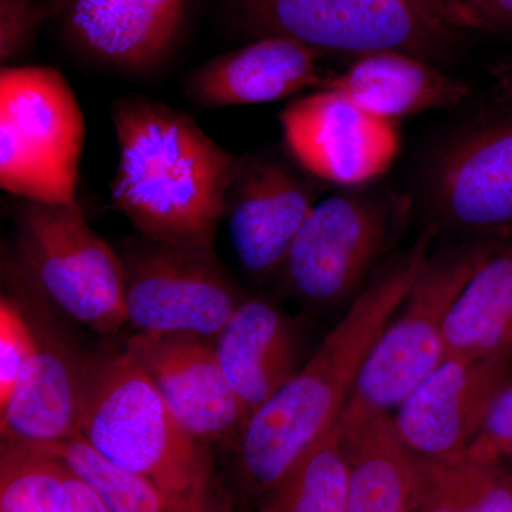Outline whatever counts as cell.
Here are the masks:
<instances>
[{"mask_svg":"<svg viewBox=\"0 0 512 512\" xmlns=\"http://www.w3.org/2000/svg\"><path fill=\"white\" fill-rule=\"evenodd\" d=\"M439 234V228L429 224L410 247L389 256L299 372L249 416L234 448L241 512L254 510L339 420L366 360L402 306Z\"/></svg>","mask_w":512,"mask_h":512,"instance_id":"obj_1","label":"cell"},{"mask_svg":"<svg viewBox=\"0 0 512 512\" xmlns=\"http://www.w3.org/2000/svg\"><path fill=\"white\" fill-rule=\"evenodd\" d=\"M111 120L119 163L111 202L141 238L212 247L242 157L184 111L146 96L117 100Z\"/></svg>","mask_w":512,"mask_h":512,"instance_id":"obj_2","label":"cell"},{"mask_svg":"<svg viewBox=\"0 0 512 512\" xmlns=\"http://www.w3.org/2000/svg\"><path fill=\"white\" fill-rule=\"evenodd\" d=\"M80 434L107 460L156 485L183 512H231L210 446L192 436L124 349L86 360Z\"/></svg>","mask_w":512,"mask_h":512,"instance_id":"obj_3","label":"cell"},{"mask_svg":"<svg viewBox=\"0 0 512 512\" xmlns=\"http://www.w3.org/2000/svg\"><path fill=\"white\" fill-rule=\"evenodd\" d=\"M406 195L349 191L316 202L296 235L279 282L306 309H348L376 269L396 252L410 218Z\"/></svg>","mask_w":512,"mask_h":512,"instance_id":"obj_4","label":"cell"},{"mask_svg":"<svg viewBox=\"0 0 512 512\" xmlns=\"http://www.w3.org/2000/svg\"><path fill=\"white\" fill-rule=\"evenodd\" d=\"M86 120L66 77L49 66L0 72V185L20 201L77 204Z\"/></svg>","mask_w":512,"mask_h":512,"instance_id":"obj_5","label":"cell"},{"mask_svg":"<svg viewBox=\"0 0 512 512\" xmlns=\"http://www.w3.org/2000/svg\"><path fill=\"white\" fill-rule=\"evenodd\" d=\"M19 258L50 302L101 335L127 323L120 254L90 228L79 205L20 201Z\"/></svg>","mask_w":512,"mask_h":512,"instance_id":"obj_6","label":"cell"},{"mask_svg":"<svg viewBox=\"0 0 512 512\" xmlns=\"http://www.w3.org/2000/svg\"><path fill=\"white\" fill-rule=\"evenodd\" d=\"M498 245L458 241L431 249L402 306L366 360L350 399L390 413L446 359L444 329L451 308Z\"/></svg>","mask_w":512,"mask_h":512,"instance_id":"obj_7","label":"cell"},{"mask_svg":"<svg viewBox=\"0 0 512 512\" xmlns=\"http://www.w3.org/2000/svg\"><path fill=\"white\" fill-rule=\"evenodd\" d=\"M258 37H286L315 50L362 57L402 52L439 59L458 32L427 19L402 0H237Z\"/></svg>","mask_w":512,"mask_h":512,"instance_id":"obj_8","label":"cell"},{"mask_svg":"<svg viewBox=\"0 0 512 512\" xmlns=\"http://www.w3.org/2000/svg\"><path fill=\"white\" fill-rule=\"evenodd\" d=\"M121 254L127 323L138 332L215 340L244 296L212 247H175L141 238Z\"/></svg>","mask_w":512,"mask_h":512,"instance_id":"obj_9","label":"cell"},{"mask_svg":"<svg viewBox=\"0 0 512 512\" xmlns=\"http://www.w3.org/2000/svg\"><path fill=\"white\" fill-rule=\"evenodd\" d=\"M430 224L461 241H491L512 229V117L450 138L424 180Z\"/></svg>","mask_w":512,"mask_h":512,"instance_id":"obj_10","label":"cell"},{"mask_svg":"<svg viewBox=\"0 0 512 512\" xmlns=\"http://www.w3.org/2000/svg\"><path fill=\"white\" fill-rule=\"evenodd\" d=\"M279 123L299 167L340 187L376 180L392 167L400 150L396 121L373 116L325 87L286 104Z\"/></svg>","mask_w":512,"mask_h":512,"instance_id":"obj_11","label":"cell"},{"mask_svg":"<svg viewBox=\"0 0 512 512\" xmlns=\"http://www.w3.org/2000/svg\"><path fill=\"white\" fill-rule=\"evenodd\" d=\"M512 382V352L446 357L397 407L394 427L414 456L464 457Z\"/></svg>","mask_w":512,"mask_h":512,"instance_id":"obj_12","label":"cell"},{"mask_svg":"<svg viewBox=\"0 0 512 512\" xmlns=\"http://www.w3.org/2000/svg\"><path fill=\"white\" fill-rule=\"evenodd\" d=\"M126 350L192 436L208 446H237L249 414L222 370L214 340L137 332Z\"/></svg>","mask_w":512,"mask_h":512,"instance_id":"obj_13","label":"cell"},{"mask_svg":"<svg viewBox=\"0 0 512 512\" xmlns=\"http://www.w3.org/2000/svg\"><path fill=\"white\" fill-rule=\"evenodd\" d=\"M312 180L269 157H242L228 191L229 235L249 274H278L303 222L316 205Z\"/></svg>","mask_w":512,"mask_h":512,"instance_id":"obj_14","label":"cell"},{"mask_svg":"<svg viewBox=\"0 0 512 512\" xmlns=\"http://www.w3.org/2000/svg\"><path fill=\"white\" fill-rule=\"evenodd\" d=\"M187 5L188 0H67L64 30L96 62L148 72L173 50Z\"/></svg>","mask_w":512,"mask_h":512,"instance_id":"obj_15","label":"cell"},{"mask_svg":"<svg viewBox=\"0 0 512 512\" xmlns=\"http://www.w3.org/2000/svg\"><path fill=\"white\" fill-rule=\"evenodd\" d=\"M229 384L249 416L274 397L299 369L303 328L275 303L245 298L214 340Z\"/></svg>","mask_w":512,"mask_h":512,"instance_id":"obj_16","label":"cell"},{"mask_svg":"<svg viewBox=\"0 0 512 512\" xmlns=\"http://www.w3.org/2000/svg\"><path fill=\"white\" fill-rule=\"evenodd\" d=\"M318 53L286 37L254 43L208 60L188 76L185 93L202 109L249 106L288 99L320 87Z\"/></svg>","mask_w":512,"mask_h":512,"instance_id":"obj_17","label":"cell"},{"mask_svg":"<svg viewBox=\"0 0 512 512\" xmlns=\"http://www.w3.org/2000/svg\"><path fill=\"white\" fill-rule=\"evenodd\" d=\"M36 330L32 363L5 407L0 409L3 440L50 444L80 434L86 360L60 336Z\"/></svg>","mask_w":512,"mask_h":512,"instance_id":"obj_18","label":"cell"},{"mask_svg":"<svg viewBox=\"0 0 512 512\" xmlns=\"http://www.w3.org/2000/svg\"><path fill=\"white\" fill-rule=\"evenodd\" d=\"M339 424L349 468L346 512H412L414 454L392 413L350 399Z\"/></svg>","mask_w":512,"mask_h":512,"instance_id":"obj_19","label":"cell"},{"mask_svg":"<svg viewBox=\"0 0 512 512\" xmlns=\"http://www.w3.org/2000/svg\"><path fill=\"white\" fill-rule=\"evenodd\" d=\"M320 87L335 90L367 113L392 121L456 106L470 92L463 80L441 72L429 60L402 52L357 57L346 72Z\"/></svg>","mask_w":512,"mask_h":512,"instance_id":"obj_20","label":"cell"},{"mask_svg":"<svg viewBox=\"0 0 512 512\" xmlns=\"http://www.w3.org/2000/svg\"><path fill=\"white\" fill-rule=\"evenodd\" d=\"M446 357L512 352V247L497 248L458 295L444 329Z\"/></svg>","mask_w":512,"mask_h":512,"instance_id":"obj_21","label":"cell"},{"mask_svg":"<svg viewBox=\"0 0 512 512\" xmlns=\"http://www.w3.org/2000/svg\"><path fill=\"white\" fill-rule=\"evenodd\" d=\"M412 512H512V481L501 461L414 456Z\"/></svg>","mask_w":512,"mask_h":512,"instance_id":"obj_22","label":"cell"},{"mask_svg":"<svg viewBox=\"0 0 512 512\" xmlns=\"http://www.w3.org/2000/svg\"><path fill=\"white\" fill-rule=\"evenodd\" d=\"M349 468L339 420L312 444L254 512H346Z\"/></svg>","mask_w":512,"mask_h":512,"instance_id":"obj_23","label":"cell"},{"mask_svg":"<svg viewBox=\"0 0 512 512\" xmlns=\"http://www.w3.org/2000/svg\"><path fill=\"white\" fill-rule=\"evenodd\" d=\"M72 470L37 444L3 440L0 512H60Z\"/></svg>","mask_w":512,"mask_h":512,"instance_id":"obj_24","label":"cell"},{"mask_svg":"<svg viewBox=\"0 0 512 512\" xmlns=\"http://www.w3.org/2000/svg\"><path fill=\"white\" fill-rule=\"evenodd\" d=\"M37 446L62 458L77 476L93 485L111 512H183L146 478L107 460L82 434Z\"/></svg>","mask_w":512,"mask_h":512,"instance_id":"obj_25","label":"cell"},{"mask_svg":"<svg viewBox=\"0 0 512 512\" xmlns=\"http://www.w3.org/2000/svg\"><path fill=\"white\" fill-rule=\"evenodd\" d=\"M16 296L0 299V409L6 406L32 363L36 330Z\"/></svg>","mask_w":512,"mask_h":512,"instance_id":"obj_26","label":"cell"},{"mask_svg":"<svg viewBox=\"0 0 512 512\" xmlns=\"http://www.w3.org/2000/svg\"><path fill=\"white\" fill-rule=\"evenodd\" d=\"M49 9V3L42 0H0V60L3 66H8L25 52Z\"/></svg>","mask_w":512,"mask_h":512,"instance_id":"obj_27","label":"cell"},{"mask_svg":"<svg viewBox=\"0 0 512 512\" xmlns=\"http://www.w3.org/2000/svg\"><path fill=\"white\" fill-rule=\"evenodd\" d=\"M466 456L480 461H503L512 457V382L495 400Z\"/></svg>","mask_w":512,"mask_h":512,"instance_id":"obj_28","label":"cell"},{"mask_svg":"<svg viewBox=\"0 0 512 512\" xmlns=\"http://www.w3.org/2000/svg\"><path fill=\"white\" fill-rule=\"evenodd\" d=\"M410 8L456 32L483 30L467 0H402Z\"/></svg>","mask_w":512,"mask_h":512,"instance_id":"obj_29","label":"cell"},{"mask_svg":"<svg viewBox=\"0 0 512 512\" xmlns=\"http://www.w3.org/2000/svg\"><path fill=\"white\" fill-rule=\"evenodd\" d=\"M72 470V468H70ZM60 512H111L93 485L72 470Z\"/></svg>","mask_w":512,"mask_h":512,"instance_id":"obj_30","label":"cell"},{"mask_svg":"<svg viewBox=\"0 0 512 512\" xmlns=\"http://www.w3.org/2000/svg\"><path fill=\"white\" fill-rule=\"evenodd\" d=\"M483 30L512 37V0H467Z\"/></svg>","mask_w":512,"mask_h":512,"instance_id":"obj_31","label":"cell"},{"mask_svg":"<svg viewBox=\"0 0 512 512\" xmlns=\"http://www.w3.org/2000/svg\"><path fill=\"white\" fill-rule=\"evenodd\" d=\"M504 93L512 100V69L503 76Z\"/></svg>","mask_w":512,"mask_h":512,"instance_id":"obj_32","label":"cell"},{"mask_svg":"<svg viewBox=\"0 0 512 512\" xmlns=\"http://www.w3.org/2000/svg\"><path fill=\"white\" fill-rule=\"evenodd\" d=\"M504 464L505 470H507L508 476H510L512 481V457L507 458V460L501 461Z\"/></svg>","mask_w":512,"mask_h":512,"instance_id":"obj_33","label":"cell"}]
</instances>
